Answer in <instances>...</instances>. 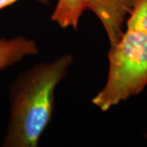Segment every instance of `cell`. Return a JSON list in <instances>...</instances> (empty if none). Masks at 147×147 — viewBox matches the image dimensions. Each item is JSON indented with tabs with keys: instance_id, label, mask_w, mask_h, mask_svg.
I'll use <instances>...</instances> for the list:
<instances>
[{
	"instance_id": "52a82bcc",
	"label": "cell",
	"mask_w": 147,
	"mask_h": 147,
	"mask_svg": "<svg viewBox=\"0 0 147 147\" xmlns=\"http://www.w3.org/2000/svg\"><path fill=\"white\" fill-rule=\"evenodd\" d=\"M17 1H19V0H0V10L7 6L11 5L12 3H16ZM36 1H38L42 3H48V2L50 0H36Z\"/></svg>"
},
{
	"instance_id": "8992f818",
	"label": "cell",
	"mask_w": 147,
	"mask_h": 147,
	"mask_svg": "<svg viewBox=\"0 0 147 147\" xmlns=\"http://www.w3.org/2000/svg\"><path fill=\"white\" fill-rule=\"evenodd\" d=\"M127 30H137L147 34V0H135L127 20Z\"/></svg>"
},
{
	"instance_id": "277c9868",
	"label": "cell",
	"mask_w": 147,
	"mask_h": 147,
	"mask_svg": "<svg viewBox=\"0 0 147 147\" xmlns=\"http://www.w3.org/2000/svg\"><path fill=\"white\" fill-rule=\"evenodd\" d=\"M38 53L37 43L23 36L0 38V70L21 61L28 56Z\"/></svg>"
},
{
	"instance_id": "6da1fadb",
	"label": "cell",
	"mask_w": 147,
	"mask_h": 147,
	"mask_svg": "<svg viewBox=\"0 0 147 147\" xmlns=\"http://www.w3.org/2000/svg\"><path fill=\"white\" fill-rule=\"evenodd\" d=\"M72 62V56L65 54L52 62L34 65L15 79L10 87V117L3 146H38L52 119L56 88Z\"/></svg>"
},
{
	"instance_id": "5b68a950",
	"label": "cell",
	"mask_w": 147,
	"mask_h": 147,
	"mask_svg": "<svg viewBox=\"0 0 147 147\" xmlns=\"http://www.w3.org/2000/svg\"><path fill=\"white\" fill-rule=\"evenodd\" d=\"M88 0H58L52 20L61 28L76 29L83 12L87 9Z\"/></svg>"
},
{
	"instance_id": "7a4b0ae2",
	"label": "cell",
	"mask_w": 147,
	"mask_h": 147,
	"mask_svg": "<svg viewBox=\"0 0 147 147\" xmlns=\"http://www.w3.org/2000/svg\"><path fill=\"white\" fill-rule=\"evenodd\" d=\"M108 57L106 83L92 100L101 111L140 93L147 85V34L127 30L110 47Z\"/></svg>"
},
{
	"instance_id": "3957f363",
	"label": "cell",
	"mask_w": 147,
	"mask_h": 147,
	"mask_svg": "<svg viewBox=\"0 0 147 147\" xmlns=\"http://www.w3.org/2000/svg\"><path fill=\"white\" fill-rule=\"evenodd\" d=\"M135 0H88L87 9L92 10L101 21L110 40V47L123 36V26L130 14Z\"/></svg>"
}]
</instances>
